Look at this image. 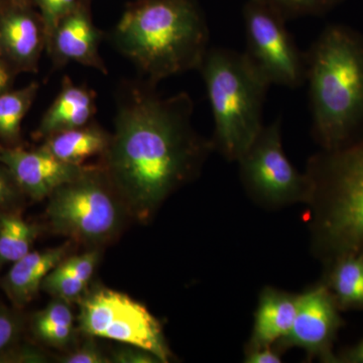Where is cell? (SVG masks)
I'll return each mask as SVG.
<instances>
[{
	"label": "cell",
	"instance_id": "cell-30",
	"mask_svg": "<svg viewBox=\"0 0 363 363\" xmlns=\"http://www.w3.org/2000/svg\"><path fill=\"white\" fill-rule=\"evenodd\" d=\"M281 352L276 346L245 350V362L247 363H281Z\"/></svg>",
	"mask_w": 363,
	"mask_h": 363
},
{
	"label": "cell",
	"instance_id": "cell-7",
	"mask_svg": "<svg viewBox=\"0 0 363 363\" xmlns=\"http://www.w3.org/2000/svg\"><path fill=\"white\" fill-rule=\"evenodd\" d=\"M238 162L241 184L259 206L274 210L309 202L311 184L286 157L281 117L264 124Z\"/></svg>",
	"mask_w": 363,
	"mask_h": 363
},
{
	"label": "cell",
	"instance_id": "cell-14",
	"mask_svg": "<svg viewBox=\"0 0 363 363\" xmlns=\"http://www.w3.org/2000/svg\"><path fill=\"white\" fill-rule=\"evenodd\" d=\"M70 245L66 242L57 248L32 250L11 264L0 286L16 309L26 307L37 297L45 277L66 259Z\"/></svg>",
	"mask_w": 363,
	"mask_h": 363
},
{
	"label": "cell",
	"instance_id": "cell-25",
	"mask_svg": "<svg viewBox=\"0 0 363 363\" xmlns=\"http://www.w3.org/2000/svg\"><path fill=\"white\" fill-rule=\"evenodd\" d=\"M23 331V319L18 313L0 303V357L16 347Z\"/></svg>",
	"mask_w": 363,
	"mask_h": 363
},
{
	"label": "cell",
	"instance_id": "cell-5",
	"mask_svg": "<svg viewBox=\"0 0 363 363\" xmlns=\"http://www.w3.org/2000/svg\"><path fill=\"white\" fill-rule=\"evenodd\" d=\"M214 119V150L238 162L264 128L262 113L269 83L243 52L208 50L201 66Z\"/></svg>",
	"mask_w": 363,
	"mask_h": 363
},
{
	"label": "cell",
	"instance_id": "cell-6",
	"mask_svg": "<svg viewBox=\"0 0 363 363\" xmlns=\"http://www.w3.org/2000/svg\"><path fill=\"white\" fill-rule=\"evenodd\" d=\"M48 199L45 215L52 230L85 245L111 240L121 230L128 212L99 167H86Z\"/></svg>",
	"mask_w": 363,
	"mask_h": 363
},
{
	"label": "cell",
	"instance_id": "cell-2",
	"mask_svg": "<svg viewBox=\"0 0 363 363\" xmlns=\"http://www.w3.org/2000/svg\"><path fill=\"white\" fill-rule=\"evenodd\" d=\"M305 54L313 136L335 150L363 131V35L331 23Z\"/></svg>",
	"mask_w": 363,
	"mask_h": 363
},
{
	"label": "cell",
	"instance_id": "cell-11",
	"mask_svg": "<svg viewBox=\"0 0 363 363\" xmlns=\"http://www.w3.org/2000/svg\"><path fill=\"white\" fill-rule=\"evenodd\" d=\"M0 162L9 169L21 192L35 201L49 198L55 190L77 178L86 166L60 161L47 150L4 149Z\"/></svg>",
	"mask_w": 363,
	"mask_h": 363
},
{
	"label": "cell",
	"instance_id": "cell-1",
	"mask_svg": "<svg viewBox=\"0 0 363 363\" xmlns=\"http://www.w3.org/2000/svg\"><path fill=\"white\" fill-rule=\"evenodd\" d=\"M150 82L128 84L117 98L114 131L102 169L128 212L152 218L162 203L199 175L214 150L195 130L188 93L161 97Z\"/></svg>",
	"mask_w": 363,
	"mask_h": 363
},
{
	"label": "cell",
	"instance_id": "cell-29",
	"mask_svg": "<svg viewBox=\"0 0 363 363\" xmlns=\"http://www.w3.org/2000/svg\"><path fill=\"white\" fill-rule=\"evenodd\" d=\"M111 362L116 363H162L161 360L150 351L131 345L114 351Z\"/></svg>",
	"mask_w": 363,
	"mask_h": 363
},
{
	"label": "cell",
	"instance_id": "cell-31",
	"mask_svg": "<svg viewBox=\"0 0 363 363\" xmlns=\"http://www.w3.org/2000/svg\"><path fill=\"white\" fill-rule=\"evenodd\" d=\"M335 363H363V339L355 345L336 354Z\"/></svg>",
	"mask_w": 363,
	"mask_h": 363
},
{
	"label": "cell",
	"instance_id": "cell-33",
	"mask_svg": "<svg viewBox=\"0 0 363 363\" xmlns=\"http://www.w3.org/2000/svg\"><path fill=\"white\" fill-rule=\"evenodd\" d=\"M4 147L0 145V156H1L2 152H4Z\"/></svg>",
	"mask_w": 363,
	"mask_h": 363
},
{
	"label": "cell",
	"instance_id": "cell-20",
	"mask_svg": "<svg viewBox=\"0 0 363 363\" xmlns=\"http://www.w3.org/2000/svg\"><path fill=\"white\" fill-rule=\"evenodd\" d=\"M38 234L39 228L18 211L0 210V269L32 252Z\"/></svg>",
	"mask_w": 363,
	"mask_h": 363
},
{
	"label": "cell",
	"instance_id": "cell-26",
	"mask_svg": "<svg viewBox=\"0 0 363 363\" xmlns=\"http://www.w3.org/2000/svg\"><path fill=\"white\" fill-rule=\"evenodd\" d=\"M23 197L11 172L0 162V210L18 211Z\"/></svg>",
	"mask_w": 363,
	"mask_h": 363
},
{
	"label": "cell",
	"instance_id": "cell-27",
	"mask_svg": "<svg viewBox=\"0 0 363 363\" xmlns=\"http://www.w3.org/2000/svg\"><path fill=\"white\" fill-rule=\"evenodd\" d=\"M98 260H99V252L97 250H91L84 255L66 257L58 267L62 271L68 272L71 276L89 283L94 274Z\"/></svg>",
	"mask_w": 363,
	"mask_h": 363
},
{
	"label": "cell",
	"instance_id": "cell-16",
	"mask_svg": "<svg viewBox=\"0 0 363 363\" xmlns=\"http://www.w3.org/2000/svg\"><path fill=\"white\" fill-rule=\"evenodd\" d=\"M95 113L94 91L85 86L75 85L70 78L65 77L58 96L45 111L35 133L45 140L62 131L87 125Z\"/></svg>",
	"mask_w": 363,
	"mask_h": 363
},
{
	"label": "cell",
	"instance_id": "cell-18",
	"mask_svg": "<svg viewBox=\"0 0 363 363\" xmlns=\"http://www.w3.org/2000/svg\"><path fill=\"white\" fill-rule=\"evenodd\" d=\"M326 284L341 312L363 311V250L325 267Z\"/></svg>",
	"mask_w": 363,
	"mask_h": 363
},
{
	"label": "cell",
	"instance_id": "cell-28",
	"mask_svg": "<svg viewBox=\"0 0 363 363\" xmlns=\"http://www.w3.org/2000/svg\"><path fill=\"white\" fill-rule=\"evenodd\" d=\"M63 363H108L111 360L108 357H105L99 347L93 342V341H87L70 354L63 357L60 360Z\"/></svg>",
	"mask_w": 363,
	"mask_h": 363
},
{
	"label": "cell",
	"instance_id": "cell-22",
	"mask_svg": "<svg viewBox=\"0 0 363 363\" xmlns=\"http://www.w3.org/2000/svg\"><path fill=\"white\" fill-rule=\"evenodd\" d=\"M271 7L286 20L301 16H321L344 0H252Z\"/></svg>",
	"mask_w": 363,
	"mask_h": 363
},
{
	"label": "cell",
	"instance_id": "cell-10",
	"mask_svg": "<svg viewBox=\"0 0 363 363\" xmlns=\"http://www.w3.org/2000/svg\"><path fill=\"white\" fill-rule=\"evenodd\" d=\"M335 298L323 281L298 294L297 314L292 329L276 347L281 353L290 348H300L309 359L335 363L334 344L343 326Z\"/></svg>",
	"mask_w": 363,
	"mask_h": 363
},
{
	"label": "cell",
	"instance_id": "cell-21",
	"mask_svg": "<svg viewBox=\"0 0 363 363\" xmlns=\"http://www.w3.org/2000/svg\"><path fill=\"white\" fill-rule=\"evenodd\" d=\"M39 85L33 82L23 89L0 93V138L9 143L18 140L21 124L37 96Z\"/></svg>",
	"mask_w": 363,
	"mask_h": 363
},
{
	"label": "cell",
	"instance_id": "cell-8",
	"mask_svg": "<svg viewBox=\"0 0 363 363\" xmlns=\"http://www.w3.org/2000/svg\"><path fill=\"white\" fill-rule=\"evenodd\" d=\"M79 330L92 338L111 339L150 351L162 363L172 353L162 324L145 306L130 296L107 288H96L81 298Z\"/></svg>",
	"mask_w": 363,
	"mask_h": 363
},
{
	"label": "cell",
	"instance_id": "cell-12",
	"mask_svg": "<svg viewBox=\"0 0 363 363\" xmlns=\"http://www.w3.org/2000/svg\"><path fill=\"white\" fill-rule=\"evenodd\" d=\"M100 33L93 23L87 0H79L55 30L48 51L58 64L69 62L107 74L99 54Z\"/></svg>",
	"mask_w": 363,
	"mask_h": 363
},
{
	"label": "cell",
	"instance_id": "cell-3",
	"mask_svg": "<svg viewBox=\"0 0 363 363\" xmlns=\"http://www.w3.org/2000/svg\"><path fill=\"white\" fill-rule=\"evenodd\" d=\"M112 40L156 85L199 69L209 50V28L196 0H138L124 11Z\"/></svg>",
	"mask_w": 363,
	"mask_h": 363
},
{
	"label": "cell",
	"instance_id": "cell-24",
	"mask_svg": "<svg viewBox=\"0 0 363 363\" xmlns=\"http://www.w3.org/2000/svg\"><path fill=\"white\" fill-rule=\"evenodd\" d=\"M39 7L40 20L44 26L45 48H49L55 30L60 21L73 11L79 0H35Z\"/></svg>",
	"mask_w": 363,
	"mask_h": 363
},
{
	"label": "cell",
	"instance_id": "cell-4",
	"mask_svg": "<svg viewBox=\"0 0 363 363\" xmlns=\"http://www.w3.org/2000/svg\"><path fill=\"white\" fill-rule=\"evenodd\" d=\"M307 222L313 255L324 267L363 250V131L307 162Z\"/></svg>",
	"mask_w": 363,
	"mask_h": 363
},
{
	"label": "cell",
	"instance_id": "cell-23",
	"mask_svg": "<svg viewBox=\"0 0 363 363\" xmlns=\"http://www.w3.org/2000/svg\"><path fill=\"white\" fill-rule=\"evenodd\" d=\"M88 283L62 271L58 267L52 269L42 284V289L55 298L66 302H80L84 297Z\"/></svg>",
	"mask_w": 363,
	"mask_h": 363
},
{
	"label": "cell",
	"instance_id": "cell-13",
	"mask_svg": "<svg viewBox=\"0 0 363 363\" xmlns=\"http://www.w3.org/2000/svg\"><path fill=\"white\" fill-rule=\"evenodd\" d=\"M45 47L44 26L25 6H11L0 14V50L26 70L37 68Z\"/></svg>",
	"mask_w": 363,
	"mask_h": 363
},
{
	"label": "cell",
	"instance_id": "cell-19",
	"mask_svg": "<svg viewBox=\"0 0 363 363\" xmlns=\"http://www.w3.org/2000/svg\"><path fill=\"white\" fill-rule=\"evenodd\" d=\"M75 317L70 303L55 298L45 309L33 315L30 328L40 341L55 348L72 342L75 332Z\"/></svg>",
	"mask_w": 363,
	"mask_h": 363
},
{
	"label": "cell",
	"instance_id": "cell-32",
	"mask_svg": "<svg viewBox=\"0 0 363 363\" xmlns=\"http://www.w3.org/2000/svg\"><path fill=\"white\" fill-rule=\"evenodd\" d=\"M9 83V73L6 67L4 65L1 60H0V93L4 92L6 89Z\"/></svg>",
	"mask_w": 363,
	"mask_h": 363
},
{
	"label": "cell",
	"instance_id": "cell-17",
	"mask_svg": "<svg viewBox=\"0 0 363 363\" xmlns=\"http://www.w3.org/2000/svg\"><path fill=\"white\" fill-rule=\"evenodd\" d=\"M111 135L96 124L62 131L45 138L42 149L60 161L81 166L85 160L104 155L109 145Z\"/></svg>",
	"mask_w": 363,
	"mask_h": 363
},
{
	"label": "cell",
	"instance_id": "cell-15",
	"mask_svg": "<svg viewBox=\"0 0 363 363\" xmlns=\"http://www.w3.org/2000/svg\"><path fill=\"white\" fill-rule=\"evenodd\" d=\"M298 294L272 286L262 289L259 296L252 336L245 350L276 345L292 329L297 314Z\"/></svg>",
	"mask_w": 363,
	"mask_h": 363
},
{
	"label": "cell",
	"instance_id": "cell-9",
	"mask_svg": "<svg viewBox=\"0 0 363 363\" xmlns=\"http://www.w3.org/2000/svg\"><path fill=\"white\" fill-rule=\"evenodd\" d=\"M250 64L269 85L296 89L306 82V54L286 26V18L271 7L247 0L242 9Z\"/></svg>",
	"mask_w": 363,
	"mask_h": 363
}]
</instances>
